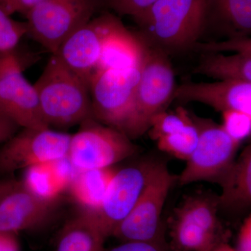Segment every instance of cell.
Wrapping results in <instances>:
<instances>
[{"label":"cell","mask_w":251,"mask_h":251,"mask_svg":"<svg viewBox=\"0 0 251 251\" xmlns=\"http://www.w3.org/2000/svg\"><path fill=\"white\" fill-rule=\"evenodd\" d=\"M206 0H158L134 17L140 39L164 51L193 49L206 22Z\"/></svg>","instance_id":"cell-1"},{"label":"cell","mask_w":251,"mask_h":251,"mask_svg":"<svg viewBox=\"0 0 251 251\" xmlns=\"http://www.w3.org/2000/svg\"><path fill=\"white\" fill-rule=\"evenodd\" d=\"M21 184V180L6 179L0 180V203L8 194Z\"/></svg>","instance_id":"cell-35"},{"label":"cell","mask_w":251,"mask_h":251,"mask_svg":"<svg viewBox=\"0 0 251 251\" xmlns=\"http://www.w3.org/2000/svg\"><path fill=\"white\" fill-rule=\"evenodd\" d=\"M56 202H48L21 184L0 203V231L17 234L35 230L53 217Z\"/></svg>","instance_id":"cell-14"},{"label":"cell","mask_w":251,"mask_h":251,"mask_svg":"<svg viewBox=\"0 0 251 251\" xmlns=\"http://www.w3.org/2000/svg\"><path fill=\"white\" fill-rule=\"evenodd\" d=\"M223 128L232 138L241 142L250 136L251 133V116L237 111L223 112Z\"/></svg>","instance_id":"cell-28"},{"label":"cell","mask_w":251,"mask_h":251,"mask_svg":"<svg viewBox=\"0 0 251 251\" xmlns=\"http://www.w3.org/2000/svg\"><path fill=\"white\" fill-rule=\"evenodd\" d=\"M177 176L159 163L154 174L128 216L112 232L122 242H164L161 214Z\"/></svg>","instance_id":"cell-8"},{"label":"cell","mask_w":251,"mask_h":251,"mask_svg":"<svg viewBox=\"0 0 251 251\" xmlns=\"http://www.w3.org/2000/svg\"><path fill=\"white\" fill-rule=\"evenodd\" d=\"M219 208V196H188L175 208V218L197 225L207 232L221 236L223 227L217 216Z\"/></svg>","instance_id":"cell-21"},{"label":"cell","mask_w":251,"mask_h":251,"mask_svg":"<svg viewBox=\"0 0 251 251\" xmlns=\"http://www.w3.org/2000/svg\"><path fill=\"white\" fill-rule=\"evenodd\" d=\"M144 60L145 57L135 67L96 71L92 74L90 93L93 120L126 134Z\"/></svg>","instance_id":"cell-5"},{"label":"cell","mask_w":251,"mask_h":251,"mask_svg":"<svg viewBox=\"0 0 251 251\" xmlns=\"http://www.w3.org/2000/svg\"><path fill=\"white\" fill-rule=\"evenodd\" d=\"M146 44L139 36L123 27L105 42L96 71L135 67L143 62Z\"/></svg>","instance_id":"cell-15"},{"label":"cell","mask_w":251,"mask_h":251,"mask_svg":"<svg viewBox=\"0 0 251 251\" xmlns=\"http://www.w3.org/2000/svg\"><path fill=\"white\" fill-rule=\"evenodd\" d=\"M106 239L90 216L80 211L63 226L54 251H103Z\"/></svg>","instance_id":"cell-17"},{"label":"cell","mask_w":251,"mask_h":251,"mask_svg":"<svg viewBox=\"0 0 251 251\" xmlns=\"http://www.w3.org/2000/svg\"><path fill=\"white\" fill-rule=\"evenodd\" d=\"M190 113L199 138L197 146L177 180L181 185L208 181L221 186L233 166L240 143L232 139L222 125Z\"/></svg>","instance_id":"cell-4"},{"label":"cell","mask_w":251,"mask_h":251,"mask_svg":"<svg viewBox=\"0 0 251 251\" xmlns=\"http://www.w3.org/2000/svg\"><path fill=\"white\" fill-rule=\"evenodd\" d=\"M72 135L51 128H23L0 148V175L67 156Z\"/></svg>","instance_id":"cell-10"},{"label":"cell","mask_w":251,"mask_h":251,"mask_svg":"<svg viewBox=\"0 0 251 251\" xmlns=\"http://www.w3.org/2000/svg\"><path fill=\"white\" fill-rule=\"evenodd\" d=\"M198 138V130L191 117V120L182 129L158 138L156 142L161 151L186 161L197 146Z\"/></svg>","instance_id":"cell-24"},{"label":"cell","mask_w":251,"mask_h":251,"mask_svg":"<svg viewBox=\"0 0 251 251\" xmlns=\"http://www.w3.org/2000/svg\"><path fill=\"white\" fill-rule=\"evenodd\" d=\"M194 73L219 80L251 82V56L239 53L233 55L206 53Z\"/></svg>","instance_id":"cell-20"},{"label":"cell","mask_w":251,"mask_h":251,"mask_svg":"<svg viewBox=\"0 0 251 251\" xmlns=\"http://www.w3.org/2000/svg\"><path fill=\"white\" fill-rule=\"evenodd\" d=\"M0 251H21L18 234L0 231Z\"/></svg>","instance_id":"cell-33"},{"label":"cell","mask_w":251,"mask_h":251,"mask_svg":"<svg viewBox=\"0 0 251 251\" xmlns=\"http://www.w3.org/2000/svg\"><path fill=\"white\" fill-rule=\"evenodd\" d=\"M219 207L244 209L251 203V146L246 147L221 185Z\"/></svg>","instance_id":"cell-18"},{"label":"cell","mask_w":251,"mask_h":251,"mask_svg":"<svg viewBox=\"0 0 251 251\" xmlns=\"http://www.w3.org/2000/svg\"><path fill=\"white\" fill-rule=\"evenodd\" d=\"M158 164L159 162L145 161L118 170L99 209L92 213L84 211L105 237L112 236L133 209Z\"/></svg>","instance_id":"cell-9"},{"label":"cell","mask_w":251,"mask_h":251,"mask_svg":"<svg viewBox=\"0 0 251 251\" xmlns=\"http://www.w3.org/2000/svg\"><path fill=\"white\" fill-rule=\"evenodd\" d=\"M103 251H171L166 242H122L117 247Z\"/></svg>","instance_id":"cell-30"},{"label":"cell","mask_w":251,"mask_h":251,"mask_svg":"<svg viewBox=\"0 0 251 251\" xmlns=\"http://www.w3.org/2000/svg\"><path fill=\"white\" fill-rule=\"evenodd\" d=\"M117 171L112 166L77 171L67 191L80 211L92 213L99 209Z\"/></svg>","instance_id":"cell-16"},{"label":"cell","mask_w":251,"mask_h":251,"mask_svg":"<svg viewBox=\"0 0 251 251\" xmlns=\"http://www.w3.org/2000/svg\"><path fill=\"white\" fill-rule=\"evenodd\" d=\"M97 0H44L28 9L27 35L52 54L66 39L92 19Z\"/></svg>","instance_id":"cell-6"},{"label":"cell","mask_w":251,"mask_h":251,"mask_svg":"<svg viewBox=\"0 0 251 251\" xmlns=\"http://www.w3.org/2000/svg\"><path fill=\"white\" fill-rule=\"evenodd\" d=\"M4 56V55H3ZM3 56L0 55V64H1V59H2Z\"/></svg>","instance_id":"cell-38"},{"label":"cell","mask_w":251,"mask_h":251,"mask_svg":"<svg viewBox=\"0 0 251 251\" xmlns=\"http://www.w3.org/2000/svg\"><path fill=\"white\" fill-rule=\"evenodd\" d=\"M8 0H0V6L7 12Z\"/></svg>","instance_id":"cell-37"},{"label":"cell","mask_w":251,"mask_h":251,"mask_svg":"<svg viewBox=\"0 0 251 251\" xmlns=\"http://www.w3.org/2000/svg\"><path fill=\"white\" fill-rule=\"evenodd\" d=\"M158 0H108L109 6L118 14L135 17Z\"/></svg>","instance_id":"cell-29"},{"label":"cell","mask_w":251,"mask_h":251,"mask_svg":"<svg viewBox=\"0 0 251 251\" xmlns=\"http://www.w3.org/2000/svg\"><path fill=\"white\" fill-rule=\"evenodd\" d=\"M21 181L27 191L48 202H57L59 196L66 191L52 169L50 161L25 170Z\"/></svg>","instance_id":"cell-23"},{"label":"cell","mask_w":251,"mask_h":251,"mask_svg":"<svg viewBox=\"0 0 251 251\" xmlns=\"http://www.w3.org/2000/svg\"><path fill=\"white\" fill-rule=\"evenodd\" d=\"M212 251H237V250L224 242L218 244Z\"/></svg>","instance_id":"cell-36"},{"label":"cell","mask_w":251,"mask_h":251,"mask_svg":"<svg viewBox=\"0 0 251 251\" xmlns=\"http://www.w3.org/2000/svg\"><path fill=\"white\" fill-rule=\"evenodd\" d=\"M137 151L125 133L90 119L72 135L67 157L76 171H82L110 168Z\"/></svg>","instance_id":"cell-7"},{"label":"cell","mask_w":251,"mask_h":251,"mask_svg":"<svg viewBox=\"0 0 251 251\" xmlns=\"http://www.w3.org/2000/svg\"><path fill=\"white\" fill-rule=\"evenodd\" d=\"M25 35H27L25 22L12 19L11 15L0 6V55L14 53Z\"/></svg>","instance_id":"cell-26"},{"label":"cell","mask_w":251,"mask_h":251,"mask_svg":"<svg viewBox=\"0 0 251 251\" xmlns=\"http://www.w3.org/2000/svg\"><path fill=\"white\" fill-rule=\"evenodd\" d=\"M174 99L204 103L222 113L237 111L251 116V82H186L176 87Z\"/></svg>","instance_id":"cell-13"},{"label":"cell","mask_w":251,"mask_h":251,"mask_svg":"<svg viewBox=\"0 0 251 251\" xmlns=\"http://www.w3.org/2000/svg\"><path fill=\"white\" fill-rule=\"evenodd\" d=\"M206 18L211 14L229 37L251 34V0H206Z\"/></svg>","instance_id":"cell-19"},{"label":"cell","mask_w":251,"mask_h":251,"mask_svg":"<svg viewBox=\"0 0 251 251\" xmlns=\"http://www.w3.org/2000/svg\"><path fill=\"white\" fill-rule=\"evenodd\" d=\"M171 228L172 248L175 251H212L224 242L221 236L183 220L175 218Z\"/></svg>","instance_id":"cell-22"},{"label":"cell","mask_w":251,"mask_h":251,"mask_svg":"<svg viewBox=\"0 0 251 251\" xmlns=\"http://www.w3.org/2000/svg\"><path fill=\"white\" fill-rule=\"evenodd\" d=\"M125 26L110 14L90 20L64 41L54 55L90 83L105 42Z\"/></svg>","instance_id":"cell-11"},{"label":"cell","mask_w":251,"mask_h":251,"mask_svg":"<svg viewBox=\"0 0 251 251\" xmlns=\"http://www.w3.org/2000/svg\"><path fill=\"white\" fill-rule=\"evenodd\" d=\"M34 87L49 128H69L92 119L90 83L52 54Z\"/></svg>","instance_id":"cell-2"},{"label":"cell","mask_w":251,"mask_h":251,"mask_svg":"<svg viewBox=\"0 0 251 251\" xmlns=\"http://www.w3.org/2000/svg\"><path fill=\"white\" fill-rule=\"evenodd\" d=\"M21 129V127L0 110V144L7 141Z\"/></svg>","instance_id":"cell-31"},{"label":"cell","mask_w":251,"mask_h":251,"mask_svg":"<svg viewBox=\"0 0 251 251\" xmlns=\"http://www.w3.org/2000/svg\"><path fill=\"white\" fill-rule=\"evenodd\" d=\"M44 0H8L7 13L12 15L14 13L25 14L33 6Z\"/></svg>","instance_id":"cell-34"},{"label":"cell","mask_w":251,"mask_h":251,"mask_svg":"<svg viewBox=\"0 0 251 251\" xmlns=\"http://www.w3.org/2000/svg\"><path fill=\"white\" fill-rule=\"evenodd\" d=\"M237 251H251V216L244 220L237 238Z\"/></svg>","instance_id":"cell-32"},{"label":"cell","mask_w":251,"mask_h":251,"mask_svg":"<svg viewBox=\"0 0 251 251\" xmlns=\"http://www.w3.org/2000/svg\"><path fill=\"white\" fill-rule=\"evenodd\" d=\"M0 110L23 128H49L41 115L35 87L25 77L14 53L3 56L0 64Z\"/></svg>","instance_id":"cell-12"},{"label":"cell","mask_w":251,"mask_h":251,"mask_svg":"<svg viewBox=\"0 0 251 251\" xmlns=\"http://www.w3.org/2000/svg\"><path fill=\"white\" fill-rule=\"evenodd\" d=\"M175 89L174 71L167 53L146 45L133 113L126 135L132 140L148 131L151 118L165 111L174 99Z\"/></svg>","instance_id":"cell-3"},{"label":"cell","mask_w":251,"mask_h":251,"mask_svg":"<svg viewBox=\"0 0 251 251\" xmlns=\"http://www.w3.org/2000/svg\"><path fill=\"white\" fill-rule=\"evenodd\" d=\"M193 48L203 51L205 53L234 52L251 56V39L249 36H235L219 42H197Z\"/></svg>","instance_id":"cell-27"},{"label":"cell","mask_w":251,"mask_h":251,"mask_svg":"<svg viewBox=\"0 0 251 251\" xmlns=\"http://www.w3.org/2000/svg\"><path fill=\"white\" fill-rule=\"evenodd\" d=\"M190 120V112L182 107L176 109L175 112H159L150 121L149 134L151 139L156 141L162 137L179 131Z\"/></svg>","instance_id":"cell-25"}]
</instances>
